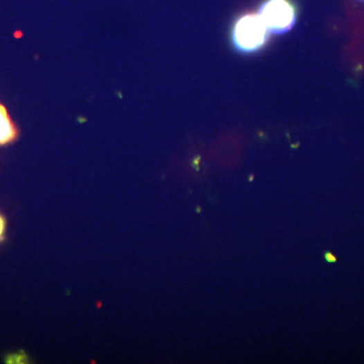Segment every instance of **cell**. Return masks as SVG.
Returning <instances> with one entry per match:
<instances>
[{
    "instance_id": "cell-5",
    "label": "cell",
    "mask_w": 364,
    "mask_h": 364,
    "mask_svg": "<svg viewBox=\"0 0 364 364\" xmlns=\"http://www.w3.org/2000/svg\"><path fill=\"white\" fill-rule=\"evenodd\" d=\"M361 1H364V0H361Z\"/></svg>"
},
{
    "instance_id": "cell-2",
    "label": "cell",
    "mask_w": 364,
    "mask_h": 364,
    "mask_svg": "<svg viewBox=\"0 0 364 364\" xmlns=\"http://www.w3.org/2000/svg\"><path fill=\"white\" fill-rule=\"evenodd\" d=\"M258 15L273 35L286 34L297 21V10L291 0H265Z\"/></svg>"
},
{
    "instance_id": "cell-1",
    "label": "cell",
    "mask_w": 364,
    "mask_h": 364,
    "mask_svg": "<svg viewBox=\"0 0 364 364\" xmlns=\"http://www.w3.org/2000/svg\"><path fill=\"white\" fill-rule=\"evenodd\" d=\"M271 33L256 13H246L237 19L232 30L235 49L244 54L260 51L269 39Z\"/></svg>"
},
{
    "instance_id": "cell-3",
    "label": "cell",
    "mask_w": 364,
    "mask_h": 364,
    "mask_svg": "<svg viewBox=\"0 0 364 364\" xmlns=\"http://www.w3.org/2000/svg\"><path fill=\"white\" fill-rule=\"evenodd\" d=\"M17 130L8 115L6 107L0 104V145H6L15 141Z\"/></svg>"
},
{
    "instance_id": "cell-4",
    "label": "cell",
    "mask_w": 364,
    "mask_h": 364,
    "mask_svg": "<svg viewBox=\"0 0 364 364\" xmlns=\"http://www.w3.org/2000/svg\"><path fill=\"white\" fill-rule=\"evenodd\" d=\"M324 257H325V260L328 263H335L337 261V258L335 257L334 254L331 253V252H325Z\"/></svg>"
}]
</instances>
